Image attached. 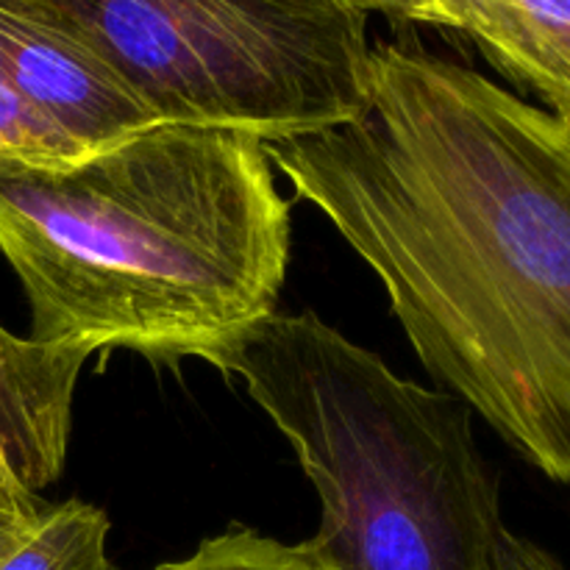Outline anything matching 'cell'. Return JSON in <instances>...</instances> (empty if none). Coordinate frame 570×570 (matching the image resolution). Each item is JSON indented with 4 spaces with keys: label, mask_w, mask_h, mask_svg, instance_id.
<instances>
[{
    "label": "cell",
    "mask_w": 570,
    "mask_h": 570,
    "mask_svg": "<svg viewBox=\"0 0 570 570\" xmlns=\"http://www.w3.org/2000/svg\"><path fill=\"white\" fill-rule=\"evenodd\" d=\"M265 150L376 273L434 384L570 484V122L379 39L365 115Z\"/></svg>",
    "instance_id": "cell-1"
},
{
    "label": "cell",
    "mask_w": 570,
    "mask_h": 570,
    "mask_svg": "<svg viewBox=\"0 0 570 570\" xmlns=\"http://www.w3.org/2000/svg\"><path fill=\"white\" fill-rule=\"evenodd\" d=\"M250 134L159 122L65 165L0 161V254L28 337L223 371L276 315L293 204Z\"/></svg>",
    "instance_id": "cell-2"
},
{
    "label": "cell",
    "mask_w": 570,
    "mask_h": 570,
    "mask_svg": "<svg viewBox=\"0 0 570 570\" xmlns=\"http://www.w3.org/2000/svg\"><path fill=\"white\" fill-rule=\"evenodd\" d=\"M293 445L332 570H495L499 473L473 412L399 376L315 312L262 321L223 365Z\"/></svg>",
    "instance_id": "cell-3"
},
{
    "label": "cell",
    "mask_w": 570,
    "mask_h": 570,
    "mask_svg": "<svg viewBox=\"0 0 570 570\" xmlns=\"http://www.w3.org/2000/svg\"><path fill=\"white\" fill-rule=\"evenodd\" d=\"M156 122L312 137L365 115L371 17L345 0H56Z\"/></svg>",
    "instance_id": "cell-4"
},
{
    "label": "cell",
    "mask_w": 570,
    "mask_h": 570,
    "mask_svg": "<svg viewBox=\"0 0 570 570\" xmlns=\"http://www.w3.org/2000/svg\"><path fill=\"white\" fill-rule=\"evenodd\" d=\"M0 78L83 154L159 126L56 0H0Z\"/></svg>",
    "instance_id": "cell-5"
},
{
    "label": "cell",
    "mask_w": 570,
    "mask_h": 570,
    "mask_svg": "<svg viewBox=\"0 0 570 570\" xmlns=\"http://www.w3.org/2000/svg\"><path fill=\"white\" fill-rule=\"evenodd\" d=\"M89 356L0 326V549L42 515V493L65 473L72 399Z\"/></svg>",
    "instance_id": "cell-6"
},
{
    "label": "cell",
    "mask_w": 570,
    "mask_h": 570,
    "mask_svg": "<svg viewBox=\"0 0 570 570\" xmlns=\"http://www.w3.org/2000/svg\"><path fill=\"white\" fill-rule=\"evenodd\" d=\"M490 65L570 122V0H501V37Z\"/></svg>",
    "instance_id": "cell-7"
},
{
    "label": "cell",
    "mask_w": 570,
    "mask_h": 570,
    "mask_svg": "<svg viewBox=\"0 0 570 570\" xmlns=\"http://www.w3.org/2000/svg\"><path fill=\"white\" fill-rule=\"evenodd\" d=\"M106 510L81 499L48 504L42 515L0 549V570H115Z\"/></svg>",
    "instance_id": "cell-8"
},
{
    "label": "cell",
    "mask_w": 570,
    "mask_h": 570,
    "mask_svg": "<svg viewBox=\"0 0 570 570\" xmlns=\"http://www.w3.org/2000/svg\"><path fill=\"white\" fill-rule=\"evenodd\" d=\"M154 570H332L309 540L282 543L248 527H228L215 538L200 540L184 560L161 562Z\"/></svg>",
    "instance_id": "cell-9"
},
{
    "label": "cell",
    "mask_w": 570,
    "mask_h": 570,
    "mask_svg": "<svg viewBox=\"0 0 570 570\" xmlns=\"http://www.w3.org/2000/svg\"><path fill=\"white\" fill-rule=\"evenodd\" d=\"M78 156H83V150L28 109L0 78V161L65 165Z\"/></svg>",
    "instance_id": "cell-10"
},
{
    "label": "cell",
    "mask_w": 570,
    "mask_h": 570,
    "mask_svg": "<svg viewBox=\"0 0 570 570\" xmlns=\"http://www.w3.org/2000/svg\"><path fill=\"white\" fill-rule=\"evenodd\" d=\"M438 26L471 39L484 59H493L501 37V0H429Z\"/></svg>",
    "instance_id": "cell-11"
},
{
    "label": "cell",
    "mask_w": 570,
    "mask_h": 570,
    "mask_svg": "<svg viewBox=\"0 0 570 570\" xmlns=\"http://www.w3.org/2000/svg\"><path fill=\"white\" fill-rule=\"evenodd\" d=\"M495 570H568L534 540L521 538V534L507 529L499 540V551H495Z\"/></svg>",
    "instance_id": "cell-12"
},
{
    "label": "cell",
    "mask_w": 570,
    "mask_h": 570,
    "mask_svg": "<svg viewBox=\"0 0 570 570\" xmlns=\"http://www.w3.org/2000/svg\"><path fill=\"white\" fill-rule=\"evenodd\" d=\"M354 9L371 14H382L393 22H406V26H438V14H434L429 0H345Z\"/></svg>",
    "instance_id": "cell-13"
}]
</instances>
